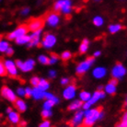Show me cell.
<instances>
[{
    "label": "cell",
    "instance_id": "23",
    "mask_svg": "<svg viewBox=\"0 0 127 127\" xmlns=\"http://www.w3.org/2000/svg\"><path fill=\"white\" fill-rule=\"evenodd\" d=\"M10 47L9 42L5 40H0V53H6V51Z\"/></svg>",
    "mask_w": 127,
    "mask_h": 127
},
{
    "label": "cell",
    "instance_id": "47",
    "mask_svg": "<svg viewBox=\"0 0 127 127\" xmlns=\"http://www.w3.org/2000/svg\"><path fill=\"white\" fill-rule=\"evenodd\" d=\"M99 55H100V52H99V51H97L95 54H94V56H95V57H97V56H99Z\"/></svg>",
    "mask_w": 127,
    "mask_h": 127
},
{
    "label": "cell",
    "instance_id": "13",
    "mask_svg": "<svg viewBox=\"0 0 127 127\" xmlns=\"http://www.w3.org/2000/svg\"><path fill=\"white\" fill-rule=\"evenodd\" d=\"M35 66V61L33 59H28L27 61L25 62H23L22 64H21V66L19 69L21 70L22 72H30V71H32Z\"/></svg>",
    "mask_w": 127,
    "mask_h": 127
},
{
    "label": "cell",
    "instance_id": "22",
    "mask_svg": "<svg viewBox=\"0 0 127 127\" xmlns=\"http://www.w3.org/2000/svg\"><path fill=\"white\" fill-rule=\"evenodd\" d=\"M82 101L81 100H74L71 104L68 106V110L69 111H76V110H78L80 107H82Z\"/></svg>",
    "mask_w": 127,
    "mask_h": 127
},
{
    "label": "cell",
    "instance_id": "48",
    "mask_svg": "<svg viewBox=\"0 0 127 127\" xmlns=\"http://www.w3.org/2000/svg\"><path fill=\"white\" fill-rule=\"evenodd\" d=\"M13 111V110H12V109H11V108H7V109H6V113H7V114H8L9 112H11V111Z\"/></svg>",
    "mask_w": 127,
    "mask_h": 127
},
{
    "label": "cell",
    "instance_id": "50",
    "mask_svg": "<svg viewBox=\"0 0 127 127\" xmlns=\"http://www.w3.org/2000/svg\"><path fill=\"white\" fill-rule=\"evenodd\" d=\"M98 90H100V89H102V87H101V86H99V87L98 88Z\"/></svg>",
    "mask_w": 127,
    "mask_h": 127
},
{
    "label": "cell",
    "instance_id": "53",
    "mask_svg": "<svg viewBox=\"0 0 127 127\" xmlns=\"http://www.w3.org/2000/svg\"><path fill=\"white\" fill-rule=\"evenodd\" d=\"M0 1H1V0H0Z\"/></svg>",
    "mask_w": 127,
    "mask_h": 127
},
{
    "label": "cell",
    "instance_id": "1",
    "mask_svg": "<svg viewBox=\"0 0 127 127\" xmlns=\"http://www.w3.org/2000/svg\"><path fill=\"white\" fill-rule=\"evenodd\" d=\"M101 111V107H98V108L92 109V110H87L86 112H84L82 124L77 127H91L95 124V122L99 119V114Z\"/></svg>",
    "mask_w": 127,
    "mask_h": 127
},
{
    "label": "cell",
    "instance_id": "32",
    "mask_svg": "<svg viewBox=\"0 0 127 127\" xmlns=\"http://www.w3.org/2000/svg\"><path fill=\"white\" fill-rule=\"evenodd\" d=\"M58 59H59V57H58L57 54L53 53V54H51V57L49 58V64H54L58 61Z\"/></svg>",
    "mask_w": 127,
    "mask_h": 127
},
{
    "label": "cell",
    "instance_id": "16",
    "mask_svg": "<svg viewBox=\"0 0 127 127\" xmlns=\"http://www.w3.org/2000/svg\"><path fill=\"white\" fill-rule=\"evenodd\" d=\"M13 103H14L15 108H16L19 112H25L26 110H27V104H26V102L24 101L23 99H21V98H17Z\"/></svg>",
    "mask_w": 127,
    "mask_h": 127
},
{
    "label": "cell",
    "instance_id": "37",
    "mask_svg": "<svg viewBox=\"0 0 127 127\" xmlns=\"http://www.w3.org/2000/svg\"><path fill=\"white\" fill-rule=\"evenodd\" d=\"M39 81H40V78L38 76H33L31 78V84H32L33 87H37L39 84Z\"/></svg>",
    "mask_w": 127,
    "mask_h": 127
},
{
    "label": "cell",
    "instance_id": "26",
    "mask_svg": "<svg viewBox=\"0 0 127 127\" xmlns=\"http://www.w3.org/2000/svg\"><path fill=\"white\" fill-rule=\"evenodd\" d=\"M43 98H45L46 99H49V100H52V101H54L55 104L59 102V99H58L54 94H52V93H49V92H44V96H43Z\"/></svg>",
    "mask_w": 127,
    "mask_h": 127
},
{
    "label": "cell",
    "instance_id": "24",
    "mask_svg": "<svg viewBox=\"0 0 127 127\" xmlns=\"http://www.w3.org/2000/svg\"><path fill=\"white\" fill-rule=\"evenodd\" d=\"M88 48H89V41L87 39H84L79 46V52L81 54H85L88 51Z\"/></svg>",
    "mask_w": 127,
    "mask_h": 127
},
{
    "label": "cell",
    "instance_id": "44",
    "mask_svg": "<svg viewBox=\"0 0 127 127\" xmlns=\"http://www.w3.org/2000/svg\"><path fill=\"white\" fill-rule=\"evenodd\" d=\"M49 76H51V77H55V76H56V72H55L54 70H51V71L49 72Z\"/></svg>",
    "mask_w": 127,
    "mask_h": 127
},
{
    "label": "cell",
    "instance_id": "11",
    "mask_svg": "<svg viewBox=\"0 0 127 127\" xmlns=\"http://www.w3.org/2000/svg\"><path fill=\"white\" fill-rule=\"evenodd\" d=\"M45 20H46V23H47L49 26H51V27H55V26L59 23L60 16H59L58 13L52 12V13H50V14H48Z\"/></svg>",
    "mask_w": 127,
    "mask_h": 127
},
{
    "label": "cell",
    "instance_id": "9",
    "mask_svg": "<svg viewBox=\"0 0 127 127\" xmlns=\"http://www.w3.org/2000/svg\"><path fill=\"white\" fill-rule=\"evenodd\" d=\"M125 73H126V69L121 63L116 64L115 66L112 68V71H111V75L113 76V78H116V79L122 78L125 75Z\"/></svg>",
    "mask_w": 127,
    "mask_h": 127
},
{
    "label": "cell",
    "instance_id": "41",
    "mask_svg": "<svg viewBox=\"0 0 127 127\" xmlns=\"http://www.w3.org/2000/svg\"><path fill=\"white\" fill-rule=\"evenodd\" d=\"M39 127H51V123L49 121H47V120H44L42 123L40 124Z\"/></svg>",
    "mask_w": 127,
    "mask_h": 127
},
{
    "label": "cell",
    "instance_id": "19",
    "mask_svg": "<svg viewBox=\"0 0 127 127\" xmlns=\"http://www.w3.org/2000/svg\"><path fill=\"white\" fill-rule=\"evenodd\" d=\"M106 69L104 67H97L93 70V76L95 78H102L106 75Z\"/></svg>",
    "mask_w": 127,
    "mask_h": 127
},
{
    "label": "cell",
    "instance_id": "4",
    "mask_svg": "<svg viewBox=\"0 0 127 127\" xmlns=\"http://www.w3.org/2000/svg\"><path fill=\"white\" fill-rule=\"evenodd\" d=\"M94 58L93 57H89L87 58L85 61H83L82 63H80L77 66H76V74L77 75H84V74L86 73L87 71L90 68V66L93 64L94 63Z\"/></svg>",
    "mask_w": 127,
    "mask_h": 127
},
{
    "label": "cell",
    "instance_id": "7",
    "mask_svg": "<svg viewBox=\"0 0 127 127\" xmlns=\"http://www.w3.org/2000/svg\"><path fill=\"white\" fill-rule=\"evenodd\" d=\"M44 25V19H33L30 21L27 26L29 28V31L31 32H35L38 30H41Z\"/></svg>",
    "mask_w": 127,
    "mask_h": 127
},
{
    "label": "cell",
    "instance_id": "8",
    "mask_svg": "<svg viewBox=\"0 0 127 127\" xmlns=\"http://www.w3.org/2000/svg\"><path fill=\"white\" fill-rule=\"evenodd\" d=\"M1 95L3 96V98H5L6 100H8L10 102H14L17 99L16 94L14 93L12 89L6 86L2 87L1 89Z\"/></svg>",
    "mask_w": 127,
    "mask_h": 127
},
{
    "label": "cell",
    "instance_id": "39",
    "mask_svg": "<svg viewBox=\"0 0 127 127\" xmlns=\"http://www.w3.org/2000/svg\"><path fill=\"white\" fill-rule=\"evenodd\" d=\"M17 95L19 96V97L25 96V89H23L21 87L18 88V89H17Z\"/></svg>",
    "mask_w": 127,
    "mask_h": 127
},
{
    "label": "cell",
    "instance_id": "40",
    "mask_svg": "<svg viewBox=\"0 0 127 127\" xmlns=\"http://www.w3.org/2000/svg\"><path fill=\"white\" fill-rule=\"evenodd\" d=\"M32 89H31V88H29V87L25 88V97L26 98H31V97H32Z\"/></svg>",
    "mask_w": 127,
    "mask_h": 127
},
{
    "label": "cell",
    "instance_id": "6",
    "mask_svg": "<svg viewBox=\"0 0 127 127\" xmlns=\"http://www.w3.org/2000/svg\"><path fill=\"white\" fill-rule=\"evenodd\" d=\"M4 64H5V68L6 70V73L8 74L11 77H16L17 75H18V68H17L15 63L12 60L7 59V60H5Z\"/></svg>",
    "mask_w": 127,
    "mask_h": 127
},
{
    "label": "cell",
    "instance_id": "43",
    "mask_svg": "<svg viewBox=\"0 0 127 127\" xmlns=\"http://www.w3.org/2000/svg\"><path fill=\"white\" fill-rule=\"evenodd\" d=\"M68 83H69V79L68 78H62L61 79V84L62 85H66Z\"/></svg>",
    "mask_w": 127,
    "mask_h": 127
},
{
    "label": "cell",
    "instance_id": "27",
    "mask_svg": "<svg viewBox=\"0 0 127 127\" xmlns=\"http://www.w3.org/2000/svg\"><path fill=\"white\" fill-rule=\"evenodd\" d=\"M90 97H91L90 93L87 92V91H82L79 94V98L81 101H88L89 98H90Z\"/></svg>",
    "mask_w": 127,
    "mask_h": 127
},
{
    "label": "cell",
    "instance_id": "12",
    "mask_svg": "<svg viewBox=\"0 0 127 127\" xmlns=\"http://www.w3.org/2000/svg\"><path fill=\"white\" fill-rule=\"evenodd\" d=\"M76 88L74 84L69 85V86L66 87L65 89L64 90L63 92L64 98H65V99H71V98H73L76 96Z\"/></svg>",
    "mask_w": 127,
    "mask_h": 127
},
{
    "label": "cell",
    "instance_id": "38",
    "mask_svg": "<svg viewBox=\"0 0 127 127\" xmlns=\"http://www.w3.org/2000/svg\"><path fill=\"white\" fill-rule=\"evenodd\" d=\"M30 11H31V8L29 6H25V7H23L22 9L20 10V15L21 16H27L30 13Z\"/></svg>",
    "mask_w": 127,
    "mask_h": 127
},
{
    "label": "cell",
    "instance_id": "49",
    "mask_svg": "<svg viewBox=\"0 0 127 127\" xmlns=\"http://www.w3.org/2000/svg\"><path fill=\"white\" fill-rule=\"evenodd\" d=\"M124 107H127V98L125 99V102H124Z\"/></svg>",
    "mask_w": 127,
    "mask_h": 127
},
{
    "label": "cell",
    "instance_id": "31",
    "mask_svg": "<svg viewBox=\"0 0 127 127\" xmlns=\"http://www.w3.org/2000/svg\"><path fill=\"white\" fill-rule=\"evenodd\" d=\"M55 104L54 101H52V100H49V99H46V101L43 103V110H51L53 107H54V105Z\"/></svg>",
    "mask_w": 127,
    "mask_h": 127
},
{
    "label": "cell",
    "instance_id": "52",
    "mask_svg": "<svg viewBox=\"0 0 127 127\" xmlns=\"http://www.w3.org/2000/svg\"><path fill=\"white\" fill-rule=\"evenodd\" d=\"M0 40H1V35H0Z\"/></svg>",
    "mask_w": 127,
    "mask_h": 127
},
{
    "label": "cell",
    "instance_id": "46",
    "mask_svg": "<svg viewBox=\"0 0 127 127\" xmlns=\"http://www.w3.org/2000/svg\"><path fill=\"white\" fill-rule=\"evenodd\" d=\"M18 124H19V127H26V123H25V122H19Z\"/></svg>",
    "mask_w": 127,
    "mask_h": 127
},
{
    "label": "cell",
    "instance_id": "25",
    "mask_svg": "<svg viewBox=\"0 0 127 127\" xmlns=\"http://www.w3.org/2000/svg\"><path fill=\"white\" fill-rule=\"evenodd\" d=\"M105 91L108 93V94H110V95H113L116 92V86L113 85V84L109 83L108 85L105 87Z\"/></svg>",
    "mask_w": 127,
    "mask_h": 127
},
{
    "label": "cell",
    "instance_id": "51",
    "mask_svg": "<svg viewBox=\"0 0 127 127\" xmlns=\"http://www.w3.org/2000/svg\"><path fill=\"white\" fill-rule=\"evenodd\" d=\"M95 1H100V0H95Z\"/></svg>",
    "mask_w": 127,
    "mask_h": 127
},
{
    "label": "cell",
    "instance_id": "34",
    "mask_svg": "<svg viewBox=\"0 0 127 127\" xmlns=\"http://www.w3.org/2000/svg\"><path fill=\"white\" fill-rule=\"evenodd\" d=\"M38 61L41 64H49V58L46 55H40L38 57Z\"/></svg>",
    "mask_w": 127,
    "mask_h": 127
},
{
    "label": "cell",
    "instance_id": "30",
    "mask_svg": "<svg viewBox=\"0 0 127 127\" xmlns=\"http://www.w3.org/2000/svg\"><path fill=\"white\" fill-rule=\"evenodd\" d=\"M103 22H104L103 19H102L101 17H99V16L95 17V18H94V19H93V24H94L95 26H97V27L101 26L102 24H103Z\"/></svg>",
    "mask_w": 127,
    "mask_h": 127
},
{
    "label": "cell",
    "instance_id": "42",
    "mask_svg": "<svg viewBox=\"0 0 127 127\" xmlns=\"http://www.w3.org/2000/svg\"><path fill=\"white\" fill-rule=\"evenodd\" d=\"M13 54H14V49H13L12 47H9L6 51V55H8V56H11V55H13Z\"/></svg>",
    "mask_w": 127,
    "mask_h": 127
},
{
    "label": "cell",
    "instance_id": "14",
    "mask_svg": "<svg viewBox=\"0 0 127 127\" xmlns=\"http://www.w3.org/2000/svg\"><path fill=\"white\" fill-rule=\"evenodd\" d=\"M83 118H84V112L81 111H77L76 114H75V116L73 117L70 124H71L72 126H75V127L78 126V125H80V124H82Z\"/></svg>",
    "mask_w": 127,
    "mask_h": 127
},
{
    "label": "cell",
    "instance_id": "2",
    "mask_svg": "<svg viewBox=\"0 0 127 127\" xmlns=\"http://www.w3.org/2000/svg\"><path fill=\"white\" fill-rule=\"evenodd\" d=\"M72 0H57L54 5V10L55 12L60 11L64 15H69L72 11Z\"/></svg>",
    "mask_w": 127,
    "mask_h": 127
},
{
    "label": "cell",
    "instance_id": "45",
    "mask_svg": "<svg viewBox=\"0 0 127 127\" xmlns=\"http://www.w3.org/2000/svg\"><path fill=\"white\" fill-rule=\"evenodd\" d=\"M109 83H111V84H113V85H117V83H118V80L116 79V78H112V79H111L110 80V82Z\"/></svg>",
    "mask_w": 127,
    "mask_h": 127
},
{
    "label": "cell",
    "instance_id": "33",
    "mask_svg": "<svg viewBox=\"0 0 127 127\" xmlns=\"http://www.w3.org/2000/svg\"><path fill=\"white\" fill-rule=\"evenodd\" d=\"M52 111L51 110H43V111H41V117L43 120H46L48 118H50L52 116Z\"/></svg>",
    "mask_w": 127,
    "mask_h": 127
},
{
    "label": "cell",
    "instance_id": "3",
    "mask_svg": "<svg viewBox=\"0 0 127 127\" xmlns=\"http://www.w3.org/2000/svg\"><path fill=\"white\" fill-rule=\"evenodd\" d=\"M29 32V28L27 24H22V25L19 26L15 31H13L12 32H10L6 35V39L8 41H13V40H16L20 36H23V35H26Z\"/></svg>",
    "mask_w": 127,
    "mask_h": 127
},
{
    "label": "cell",
    "instance_id": "36",
    "mask_svg": "<svg viewBox=\"0 0 127 127\" xmlns=\"http://www.w3.org/2000/svg\"><path fill=\"white\" fill-rule=\"evenodd\" d=\"M6 70L5 68V64L2 60H0V76H4L6 75Z\"/></svg>",
    "mask_w": 127,
    "mask_h": 127
},
{
    "label": "cell",
    "instance_id": "18",
    "mask_svg": "<svg viewBox=\"0 0 127 127\" xmlns=\"http://www.w3.org/2000/svg\"><path fill=\"white\" fill-rule=\"evenodd\" d=\"M45 91H42L41 89H40L38 87H34L32 89V97L34 99H41V98H43V96H44Z\"/></svg>",
    "mask_w": 127,
    "mask_h": 127
},
{
    "label": "cell",
    "instance_id": "17",
    "mask_svg": "<svg viewBox=\"0 0 127 127\" xmlns=\"http://www.w3.org/2000/svg\"><path fill=\"white\" fill-rule=\"evenodd\" d=\"M7 118H8V121L13 124H18L20 122V116L15 111H12L11 112H9L7 114Z\"/></svg>",
    "mask_w": 127,
    "mask_h": 127
},
{
    "label": "cell",
    "instance_id": "29",
    "mask_svg": "<svg viewBox=\"0 0 127 127\" xmlns=\"http://www.w3.org/2000/svg\"><path fill=\"white\" fill-rule=\"evenodd\" d=\"M122 29V26L120 24H113L109 27V31L111 33H116Z\"/></svg>",
    "mask_w": 127,
    "mask_h": 127
},
{
    "label": "cell",
    "instance_id": "28",
    "mask_svg": "<svg viewBox=\"0 0 127 127\" xmlns=\"http://www.w3.org/2000/svg\"><path fill=\"white\" fill-rule=\"evenodd\" d=\"M116 127H127V111L123 115L121 122L116 125Z\"/></svg>",
    "mask_w": 127,
    "mask_h": 127
},
{
    "label": "cell",
    "instance_id": "20",
    "mask_svg": "<svg viewBox=\"0 0 127 127\" xmlns=\"http://www.w3.org/2000/svg\"><path fill=\"white\" fill-rule=\"evenodd\" d=\"M30 41H31V39H30V36L29 35H23V36H20V37H19L18 39H16L15 40V41H16L17 44L19 45H23V44H28L30 42Z\"/></svg>",
    "mask_w": 127,
    "mask_h": 127
},
{
    "label": "cell",
    "instance_id": "21",
    "mask_svg": "<svg viewBox=\"0 0 127 127\" xmlns=\"http://www.w3.org/2000/svg\"><path fill=\"white\" fill-rule=\"evenodd\" d=\"M40 89H41L42 91H46L49 87H50V84L48 82L47 80L44 79V78H40V81H39V84L37 86Z\"/></svg>",
    "mask_w": 127,
    "mask_h": 127
},
{
    "label": "cell",
    "instance_id": "54",
    "mask_svg": "<svg viewBox=\"0 0 127 127\" xmlns=\"http://www.w3.org/2000/svg\"><path fill=\"white\" fill-rule=\"evenodd\" d=\"M66 127H67V126H66Z\"/></svg>",
    "mask_w": 127,
    "mask_h": 127
},
{
    "label": "cell",
    "instance_id": "5",
    "mask_svg": "<svg viewBox=\"0 0 127 127\" xmlns=\"http://www.w3.org/2000/svg\"><path fill=\"white\" fill-rule=\"evenodd\" d=\"M56 43V37L54 34L46 33L41 40V45L46 49H50Z\"/></svg>",
    "mask_w": 127,
    "mask_h": 127
},
{
    "label": "cell",
    "instance_id": "15",
    "mask_svg": "<svg viewBox=\"0 0 127 127\" xmlns=\"http://www.w3.org/2000/svg\"><path fill=\"white\" fill-rule=\"evenodd\" d=\"M105 97V93L103 92V91H100V90H98V91H96L94 94H93L91 97H90V98H89L88 102L90 106L92 104H94V103H96V102L98 101V99H100V98H103Z\"/></svg>",
    "mask_w": 127,
    "mask_h": 127
},
{
    "label": "cell",
    "instance_id": "10",
    "mask_svg": "<svg viewBox=\"0 0 127 127\" xmlns=\"http://www.w3.org/2000/svg\"><path fill=\"white\" fill-rule=\"evenodd\" d=\"M41 30H38V31H35L32 32V33L30 35V39L31 41L28 43L29 47H33V46H37L40 44V41H41Z\"/></svg>",
    "mask_w": 127,
    "mask_h": 127
},
{
    "label": "cell",
    "instance_id": "35",
    "mask_svg": "<svg viewBox=\"0 0 127 127\" xmlns=\"http://www.w3.org/2000/svg\"><path fill=\"white\" fill-rule=\"evenodd\" d=\"M71 56H72V54H71V53H70V52H68V51L64 52L63 54H61V58H62V60H63V61L69 60L70 58H71Z\"/></svg>",
    "mask_w": 127,
    "mask_h": 127
}]
</instances>
